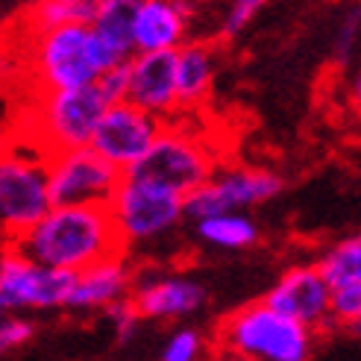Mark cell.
I'll use <instances>...</instances> for the list:
<instances>
[{"label": "cell", "mask_w": 361, "mask_h": 361, "mask_svg": "<svg viewBox=\"0 0 361 361\" xmlns=\"http://www.w3.org/2000/svg\"><path fill=\"white\" fill-rule=\"evenodd\" d=\"M12 247L32 262L68 274H80L103 259L126 252L103 203H53L12 241Z\"/></svg>", "instance_id": "6da1fadb"}, {"label": "cell", "mask_w": 361, "mask_h": 361, "mask_svg": "<svg viewBox=\"0 0 361 361\" xmlns=\"http://www.w3.org/2000/svg\"><path fill=\"white\" fill-rule=\"evenodd\" d=\"M123 62L88 24H53L32 30V77L42 92L94 82Z\"/></svg>", "instance_id": "7a4b0ae2"}, {"label": "cell", "mask_w": 361, "mask_h": 361, "mask_svg": "<svg viewBox=\"0 0 361 361\" xmlns=\"http://www.w3.org/2000/svg\"><path fill=\"white\" fill-rule=\"evenodd\" d=\"M314 335L294 317L282 314L270 302L259 300L232 312L218 326V350L247 361H305L312 355Z\"/></svg>", "instance_id": "3957f363"}, {"label": "cell", "mask_w": 361, "mask_h": 361, "mask_svg": "<svg viewBox=\"0 0 361 361\" xmlns=\"http://www.w3.org/2000/svg\"><path fill=\"white\" fill-rule=\"evenodd\" d=\"M50 206L47 150L30 141H0V241L12 244Z\"/></svg>", "instance_id": "277c9868"}, {"label": "cell", "mask_w": 361, "mask_h": 361, "mask_svg": "<svg viewBox=\"0 0 361 361\" xmlns=\"http://www.w3.org/2000/svg\"><path fill=\"white\" fill-rule=\"evenodd\" d=\"M106 209L126 247L147 244L168 235L183 221V194L147 176L121 173V183L112 191Z\"/></svg>", "instance_id": "5b68a950"}, {"label": "cell", "mask_w": 361, "mask_h": 361, "mask_svg": "<svg viewBox=\"0 0 361 361\" xmlns=\"http://www.w3.org/2000/svg\"><path fill=\"white\" fill-rule=\"evenodd\" d=\"M214 168H218L214 150L203 138H197L188 126H183L173 118V121H165L161 133L150 144V150L123 173L147 176V179H156V183L173 188L176 194H188L203 179H209Z\"/></svg>", "instance_id": "8992f818"}, {"label": "cell", "mask_w": 361, "mask_h": 361, "mask_svg": "<svg viewBox=\"0 0 361 361\" xmlns=\"http://www.w3.org/2000/svg\"><path fill=\"white\" fill-rule=\"evenodd\" d=\"M109 106L106 94L100 92L97 80L77 88H56V92H42L39 97V144L53 150L82 147L92 138L94 126Z\"/></svg>", "instance_id": "52a82bcc"}, {"label": "cell", "mask_w": 361, "mask_h": 361, "mask_svg": "<svg viewBox=\"0 0 361 361\" xmlns=\"http://www.w3.org/2000/svg\"><path fill=\"white\" fill-rule=\"evenodd\" d=\"M74 276L68 270L44 267L27 259L21 250L0 247V309L9 312H50L65 309Z\"/></svg>", "instance_id": "ba28073f"}, {"label": "cell", "mask_w": 361, "mask_h": 361, "mask_svg": "<svg viewBox=\"0 0 361 361\" xmlns=\"http://www.w3.org/2000/svg\"><path fill=\"white\" fill-rule=\"evenodd\" d=\"M282 176L267 168H214L209 179L183 194V218L197 221L214 212H247L270 203L282 194Z\"/></svg>", "instance_id": "9c48e42d"}, {"label": "cell", "mask_w": 361, "mask_h": 361, "mask_svg": "<svg viewBox=\"0 0 361 361\" xmlns=\"http://www.w3.org/2000/svg\"><path fill=\"white\" fill-rule=\"evenodd\" d=\"M121 173L88 144L47 153L50 203H109Z\"/></svg>", "instance_id": "30bf717a"}, {"label": "cell", "mask_w": 361, "mask_h": 361, "mask_svg": "<svg viewBox=\"0 0 361 361\" xmlns=\"http://www.w3.org/2000/svg\"><path fill=\"white\" fill-rule=\"evenodd\" d=\"M161 126H165V121L144 112L141 106L130 100H115L103 109L92 138H88V147L100 153L118 171H126L150 150Z\"/></svg>", "instance_id": "8fae6325"}, {"label": "cell", "mask_w": 361, "mask_h": 361, "mask_svg": "<svg viewBox=\"0 0 361 361\" xmlns=\"http://www.w3.org/2000/svg\"><path fill=\"white\" fill-rule=\"evenodd\" d=\"M161 121L179 118L176 106V80H173V50H144L126 56V94Z\"/></svg>", "instance_id": "7c38bea8"}, {"label": "cell", "mask_w": 361, "mask_h": 361, "mask_svg": "<svg viewBox=\"0 0 361 361\" xmlns=\"http://www.w3.org/2000/svg\"><path fill=\"white\" fill-rule=\"evenodd\" d=\"M317 270L329 288V314L338 326L355 329L361 320V238L350 235L320 256Z\"/></svg>", "instance_id": "4fadbf2b"}, {"label": "cell", "mask_w": 361, "mask_h": 361, "mask_svg": "<svg viewBox=\"0 0 361 361\" xmlns=\"http://www.w3.org/2000/svg\"><path fill=\"white\" fill-rule=\"evenodd\" d=\"M274 309L282 314L294 317L302 326H309L312 332H323L332 326L329 314V288L323 282L317 264H294L279 276V282L270 288V294L264 297Z\"/></svg>", "instance_id": "5bb4252c"}, {"label": "cell", "mask_w": 361, "mask_h": 361, "mask_svg": "<svg viewBox=\"0 0 361 361\" xmlns=\"http://www.w3.org/2000/svg\"><path fill=\"white\" fill-rule=\"evenodd\" d=\"M206 288L191 276H147L133 282L130 302L141 320H183L206 309Z\"/></svg>", "instance_id": "9a60e30c"}, {"label": "cell", "mask_w": 361, "mask_h": 361, "mask_svg": "<svg viewBox=\"0 0 361 361\" xmlns=\"http://www.w3.org/2000/svg\"><path fill=\"white\" fill-rule=\"evenodd\" d=\"M191 24L188 0H135L133 12V53L176 50Z\"/></svg>", "instance_id": "2e32d148"}, {"label": "cell", "mask_w": 361, "mask_h": 361, "mask_svg": "<svg viewBox=\"0 0 361 361\" xmlns=\"http://www.w3.org/2000/svg\"><path fill=\"white\" fill-rule=\"evenodd\" d=\"M133 282H135V270L126 262V252H118V256H109L80 270L74 276V288H71L65 309H74V312L106 309V305L130 297Z\"/></svg>", "instance_id": "e0dca14e"}, {"label": "cell", "mask_w": 361, "mask_h": 361, "mask_svg": "<svg viewBox=\"0 0 361 361\" xmlns=\"http://www.w3.org/2000/svg\"><path fill=\"white\" fill-rule=\"evenodd\" d=\"M214 74H218V50L206 42H183L173 50V80L179 118L197 112L209 100Z\"/></svg>", "instance_id": "ac0fdd59"}, {"label": "cell", "mask_w": 361, "mask_h": 361, "mask_svg": "<svg viewBox=\"0 0 361 361\" xmlns=\"http://www.w3.org/2000/svg\"><path fill=\"white\" fill-rule=\"evenodd\" d=\"M197 235L218 250H247L259 244V226L241 212H214L197 218Z\"/></svg>", "instance_id": "d6986e66"}, {"label": "cell", "mask_w": 361, "mask_h": 361, "mask_svg": "<svg viewBox=\"0 0 361 361\" xmlns=\"http://www.w3.org/2000/svg\"><path fill=\"white\" fill-rule=\"evenodd\" d=\"M133 12H135V0H109L94 15V21L88 24L121 59L133 53Z\"/></svg>", "instance_id": "ffe728a7"}, {"label": "cell", "mask_w": 361, "mask_h": 361, "mask_svg": "<svg viewBox=\"0 0 361 361\" xmlns=\"http://www.w3.org/2000/svg\"><path fill=\"white\" fill-rule=\"evenodd\" d=\"M106 4L109 0H35L30 30H44L53 24H92Z\"/></svg>", "instance_id": "44dd1931"}, {"label": "cell", "mask_w": 361, "mask_h": 361, "mask_svg": "<svg viewBox=\"0 0 361 361\" xmlns=\"http://www.w3.org/2000/svg\"><path fill=\"white\" fill-rule=\"evenodd\" d=\"M203 350H206V341H203V335L197 332V329H188V326H183V329H176L168 341H165V347H161V361H197L203 355Z\"/></svg>", "instance_id": "7402d4cb"}, {"label": "cell", "mask_w": 361, "mask_h": 361, "mask_svg": "<svg viewBox=\"0 0 361 361\" xmlns=\"http://www.w3.org/2000/svg\"><path fill=\"white\" fill-rule=\"evenodd\" d=\"M35 335V323L21 317V312L0 309V355L21 350L27 341Z\"/></svg>", "instance_id": "603a6c76"}, {"label": "cell", "mask_w": 361, "mask_h": 361, "mask_svg": "<svg viewBox=\"0 0 361 361\" xmlns=\"http://www.w3.org/2000/svg\"><path fill=\"white\" fill-rule=\"evenodd\" d=\"M264 4L267 0H232L224 15V24H221V39H235V35H241L256 21V15L264 9Z\"/></svg>", "instance_id": "cb8c5ba5"}, {"label": "cell", "mask_w": 361, "mask_h": 361, "mask_svg": "<svg viewBox=\"0 0 361 361\" xmlns=\"http://www.w3.org/2000/svg\"><path fill=\"white\" fill-rule=\"evenodd\" d=\"M358 21H361V9L358 6H350L344 21H341L338 32H335V42H332V56L335 62L344 68L353 62L355 56V42H358Z\"/></svg>", "instance_id": "d4e9b609"}, {"label": "cell", "mask_w": 361, "mask_h": 361, "mask_svg": "<svg viewBox=\"0 0 361 361\" xmlns=\"http://www.w3.org/2000/svg\"><path fill=\"white\" fill-rule=\"evenodd\" d=\"M106 317L112 320V329H115V338H118V344H130L135 329H138V323H141V314L135 312V305L130 302V297L126 300H118L112 305H106Z\"/></svg>", "instance_id": "484cf974"}, {"label": "cell", "mask_w": 361, "mask_h": 361, "mask_svg": "<svg viewBox=\"0 0 361 361\" xmlns=\"http://www.w3.org/2000/svg\"><path fill=\"white\" fill-rule=\"evenodd\" d=\"M188 4H214V0H188Z\"/></svg>", "instance_id": "4316f807"}, {"label": "cell", "mask_w": 361, "mask_h": 361, "mask_svg": "<svg viewBox=\"0 0 361 361\" xmlns=\"http://www.w3.org/2000/svg\"><path fill=\"white\" fill-rule=\"evenodd\" d=\"M0 247H4V241H0Z\"/></svg>", "instance_id": "83f0119b"}]
</instances>
